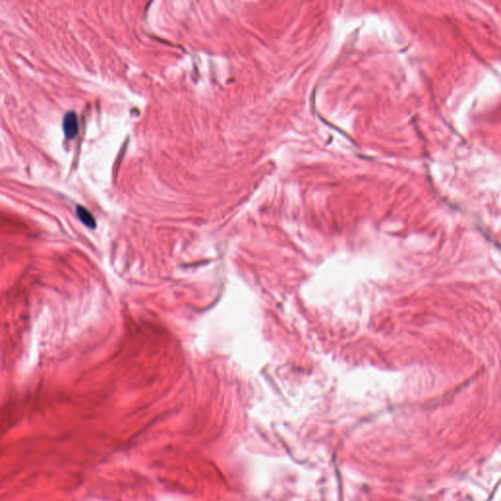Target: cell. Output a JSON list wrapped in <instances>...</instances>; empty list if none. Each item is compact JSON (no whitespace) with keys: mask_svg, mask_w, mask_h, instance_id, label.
Here are the masks:
<instances>
[{"mask_svg":"<svg viewBox=\"0 0 501 501\" xmlns=\"http://www.w3.org/2000/svg\"><path fill=\"white\" fill-rule=\"evenodd\" d=\"M63 129L65 136L69 139H73L78 131L77 117L73 112L68 113L63 121Z\"/></svg>","mask_w":501,"mask_h":501,"instance_id":"obj_1","label":"cell"},{"mask_svg":"<svg viewBox=\"0 0 501 501\" xmlns=\"http://www.w3.org/2000/svg\"><path fill=\"white\" fill-rule=\"evenodd\" d=\"M76 216H77L78 220H81L87 227H89V228H95L96 227V220L92 216V214L86 208H84L82 206L76 207Z\"/></svg>","mask_w":501,"mask_h":501,"instance_id":"obj_2","label":"cell"}]
</instances>
